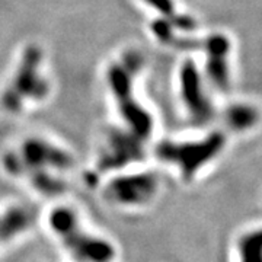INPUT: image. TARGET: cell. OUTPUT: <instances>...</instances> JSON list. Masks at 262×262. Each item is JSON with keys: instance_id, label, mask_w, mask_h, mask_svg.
<instances>
[{"instance_id": "1", "label": "cell", "mask_w": 262, "mask_h": 262, "mask_svg": "<svg viewBox=\"0 0 262 262\" xmlns=\"http://www.w3.org/2000/svg\"><path fill=\"white\" fill-rule=\"evenodd\" d=\"M141 66L143 57L137 53L124 54L120 61L111 64L106 70V83L127 130L133 131L143 140H147L153 130V120L134 94V79Z\"/></svg>"}, {"instance_id": "2", "label": "cell", "mask_w": 262, "mask_h": 262, "mask_svg": "<svg viewBox=\"0 0 262 262\" xmlns=\"http://www.w3.org/2000/svg\"><path fill=\"white\" fill-rule=\"evenodd\" d=\"M48 225L63 246L79 262H113L115 259L114 245L84 230L70 207L60 206L51 210Z\"/></svg>"}, {"instance_id": "3", "label": "cell", "mask_w": 262, "mask_h": 262, "mask_svg": "<svg viewBox=\"0 0 262 262\" xmlns=\"http://www.w3.org/2000/svg\"><path fill=\"white\" fill-rule=\"evenodd\" d=\"M42 50L38 46L25 48L8 88L0 98L3 110L10 114L20 113L27 102H39L50 95V83L42 73Z\"/></svg>"}, {"instance_id": "4", "label": "cell", "mask_w": 262, "mask_h": 262, "mask_svg": "<svg viewBox=\"0 0 262 262\" xmlns=\"http://www.w3.org/2000/svg\"><path fill=\"white\" fill-rule=\"evenodd\" d=\"M3 168L12 177L31 178L39 173H60L73 166L70 153L44 139H28L18 150L3 156Z\"/></svg>"}, {"instance_id": "5", "label": "cell", "mask_w": 262, "mask_h": 262, "mask_svg": "<svg viewBox=\"0 0 262 262\" xmlns=\"http://www.w3.org/2000/svg\"><path fill=\"white\" fill-rule=\"evenodd\" d=\"M226 139L222 133H211L195 141H163L156 149L159 159L178 168L184 179H192L201 169L222 153Z\"/></svg>"}, {"instance_id": "6", "label": "cell", "mask_w": 262, "mask_h": 262, "mask_svg": "<svg viewBox=\"0 0 262 262\" xmlns=\"http://www.w3.org/2000/svg\"><path fill=\"white\" fill-rule=\"evenodd\" d=\"M159 189V179L153 172L120 175L108 182L105 196L113 204L140 207L149 204Z\"/></svg>"}, {"instance_id": "7", "label": "cell", "mask_w": 262, "mask_h": 262, "mask_svg": "<svg viewBox=\"0 0 262 262\" xmlns=\"http://www.w3.org/2000/svg\"><path fill=\"white\" fill-rule=\"evenodd\" d=\"M144 141L127 128L111 130L99 151L98 170H118L139 162L144 155Z\"/></svg>"}, {"instance_id": "8", "label": "cell", "mask_w": 262, "mask_h": 262, "mask_svg": "<svg viewBox=\"0 0 262 262\" xmlns=\"http://www.w3.org/2000/svg\"><path fill=\"white\" fill-rule=\"evenodd\" d=\"M179 86H181V99L194 121L208 122L213 118V105L204 91V84L198 69L194 63H184L179 73Z\"/></svg>"}, {"instance_id": "9", "label": "cell", "mask_w": 262, "mask_h": 262, "mask_svg": "<svg viewBox=\"0 0 262 262\" xmlns=\"http://www.w3.org/2000/svg\"><path fill=\"white\" fill-rule=\"evenodd\" d=\"M207 57V75L211 82L225 89L229 84V54L230 41L223 34H213L200 41V48Z\"/></svg>"}, {"instance_id": "10", "label": "cell", "mask_w": 262, "mask_h": 262, "mask_svg": "<svg viewBox=\"0 0 262 262\" xmlns=\"http://www.w3.org/2000/svg\"><path fill=\"white\" fill-rule=\"evenodd\" d=\"M35 222L32 208L27 206L8 207L0 213V244L13 241L25 233Z\"/></svg>"}, {"instance_id": "11", "label": "cell", "mask_w": 262, "mask_h": 262, "mask_svg": "<svg viewBox=\"0 0 262 262\" xmlns=\"http://www.w3.org/2000/svg\"><path fill=\"white\" fill-rule=\"evenodd\" d=\"M147 6L155 9L160 15V19L169 22L181 34H189L195 29L194 19L184 13H179L173 0H143Z\"/></svg>"}, {"instance_id": "12", "label": "cell", "mask_w": 262, "mask_h": 262, "mask_svg": "<svg viewBox=\"0 0 262 262\" xmlns=\"http://www.w3.org/2000/svg\"><path fill=\"white\" fill-rule=\"evenodd\" d=\"M239 262H262V232L255 229L244 233L237 241Z\"/></svg>"}, {"instance_id": "13", "label": "cell", "mask_w": 262, "mask_h": 262, "mask_svg": "<svg viewBox=\"0 0 262 262\" xmlns=\"http://www.w3.org/2000/svg\"><path fill=\"white\" fill-rule=\"evenodd\" d=\"M226 120H227L229 127L233 130H249L255 125V122L258 121V113L253 106L248 103H234L227 110Z\"/></svg>"}]
</instances>
